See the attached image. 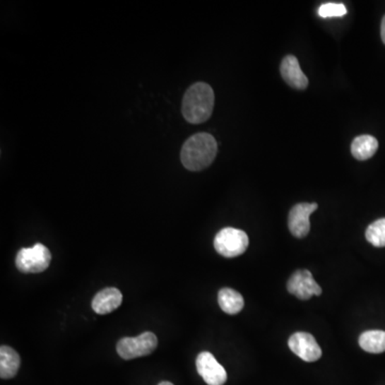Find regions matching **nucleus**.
Wrapping results in <instances>:
<instances>
[{
    "instance_id": "nucleus-1",
    "label": "nucleus",
    "mask_w": 385,
    "mask_h": 385,
    "mask_svg": "<svg viewBox=\"0 0 385 385\" xmlns=\"http://www.w3.org/2000/svg\"><path fill=\"white\" fill-rule=\"evenodd\" d=\"M218 143L211 134L199 133L189 137L181 150V162L186 170L199 172L213 163Z\"/></svg>"
},
{
    "instance_id": "nucleus-2",
    "label": "nucleus",
    "mask_w": 385,
    "mask_h": 385,
    "mask_svg": "<svg viewBox=\"0 0 385 385\" xmlns=\"http://www.w3.org/2000/svg\"><path fill=\"white\" fill-rule=\"evenodd\" d=\"M214 107V93L206 83L189 87L182 101V114L189 124H199L211 117Z\"/></svg>"
},
{
    "instance_id": "nucleus-3",
    "label": "nucleus",
    "mask_w": 385,
    "mask_h": 385,
    "mask_svg": "<svg viewBox=\"0 0 385 385\" xmlns=\"http://www.w3.org/2000/svg\"><path fill=\"white\" fill-rule=\"evenodd\" d=\"M249 247V237L240 229L227 227L216 235L214 247L220 255L234 258L242 255Z\"/></svg>"
},
{
    "instance_id": "nucleus-4",
    "label": "nucleus",
    "mask_w": 385,
    "mask_h": 385,
    "mask_svg": "<svg viewBox=\"0 0 385 385\" xmlns=\"http://www.w3.org/2000/svg\"><path fill=\"white\" fill-rule=\"evenodd\" d=\"M49 249L41 243H37L31 249H22L16 256V268L23 273H41L51 263Z\"/></svg>"
},
{
    "instance_id": "nucleus-5",
    "label": "nucleus",
    "mask_w": 385,
    "mask_h": 385,
    "mask_svg": "<svg viewBox=\"0 0 385 385\" xmlns=\"http://www.w3.org/2000/svg\"><path fill=\"white\" fill-rule=\"evenodd\" d=\"M157 347V336L153 333L145 332L137 337L120 339L117 345V353L124 360H133L150 355Z\"/></svg>"
},
{
    "instance_id": "nucleus-6",
    "label": "nucleus",
    "mask_w": 385,
    "mask_h": 385,
    "mask_svg": "<svg viewBox=\"0 0 385 385\" xmlns=\"http://www.w3.org/2000/svg\"><path fill=\"white\" fill-rule=\"evenodd\" d=\"M287 289L291 295L300 300H309L314 295L322 293L321 287L314 280L313 276L308 270H299L289 278Z\"/></svg>"
},
{
    "instance_id": "nucleus-7",
    "label": "nucleus",
    "mask_w": 385,
    "mask_h": 385,
    "mask_svg": "<svg viewBox=\"0 0 385 385\" xmlns=\"http://www.w3.org/2000/svg\"><path fill=\"white\" fill-rule=\"evenodd\" d=\"M289 348L305 362H316L321 357L322 350L315 337L309 333L297 332L289 338Z\"/></svg>"
},
{
    "instance_id": "nucleus-8",
    "label": "nucleus",
    "mask_w": 385,
    "mask_h": 385,
    "mask_svg": "<svg viewBox=\"0 0 385 385\" xmlns=\"http://www.w3.org/2000/svg\"><path fill=\"white\" fill-rule=\"evenodd\" d=\"M317 203H302L295 205L290 210L288 218V227L295 238H305L311 230L309 216L317 210Z\"/></svg>"
},
{
    "instance_id": "nucleus-9",
    "label": "nucleus",
    "mask_w": 385,
    "mask_h": 385,
    "mask_svg": "<svg viewBox=\"0 0 385 385\" xmlns=\"http://www.w3.org/2000/svg\"><path fill=\"white\" fill-rule=\"evenodd\" d=\"M197 372L208 385H224L227 381L225 368L210 353H201L196 360Z\"/></svg>"
},
{
    "instance_id": "nucleus-10",
    "label": "nucleus",
    "mask_w": 385,
    "mask_h": 385,
    "mask_svg": "<svg viewBox=\"0 0 385 385\" xmlns=\"http://www.w3.org/2000/svg\"><path fill=\"white\" fill-rule=\"evenodd\" d=\"M280 73L285 82L295 89L307 88L308 78L300 68L299 60L292 55L286 56L280 64Z\"/></svg>"
},
{
    "instance_id": "nucleus-11",
    "label": "nucleus",
    "mask_w": 385,
    "mask_h": 385,
    "mask_svg": "<svg viewBox=\"0 0 385 385\" xmlns=\"http://www.w3.org/2000/svg\"><path fill=\"white\" fill-rule=\"evenodd\" d=\"M122 303V295L117 288H105L95 295L93 308L99 315H106L117 309Z\"/></svg>"
},
{
    "instance_id": "nucleus-12",
    "label": "nucleus",
    "mask_w": 385,
    "mask_h": 385,
    "mask_svg": "<svg viewBox=\"0 0 385 385\" xmlns=\"http://www.w3.org/2000/svg\"><path fill=\"white\" fill-rule=\"evenodd\" d=\"M20 357L14 349L8 345L0 348V377L1 379L14 378L20 369Z\"/></svg>"
},
{
    "instance_id": "nucleus-13",
    "label": "nucleus",
    "mask_w": 385,
    "mask_h": 385,
    "mask_svg": "<svg viewBox=\"0 0 385 385\" xmlns=\"http://www.w3.org/2000/svg\"><path fill=\"white\" fill-rule=\"evenodd\" d=\"M379 143L376 137L372 135H361L353 139L351 145V153L360 161H365L374 157L378 150Z\"/></svg>"
},
{
    "instance_id": "nucleus-14",
    "label": "nucleus",
    "mask_w": 385,
    "mask_h": 385,
    "mask_svg": "<svg viewBox=\"0 0 385 385\" xmlns=\"http://www.w3.org/2000/svg\"><path fill=\"white\" fill-rule=\"evenodd\" d=\"M218 304L225 313L236 315L242 311L244 300L238 291L231 288H223L218 292Z\"/></svg>"
},
{
    "instance_id": "nucleus-15",
    "label": "nucleus",
    "mask_w": 385,
    "mask_h": 385,
    "mask_svg": "<svg viewBox=\"0 0 385 385\" xmlns=\"http://www.w3.org/2000/svg\"><path fill=\"white\" fill-rule=\"evenodd\" d=\"M360 345L366 353H382L385 351V332L384 331H367L360 336Z\"/></svg>"
},
{
    "instance_id": "nucleus-16",
    "label": "nucleus",
    "mask_w": 385,
    "mask_h": 385,
    "mask_svg": "<svg viewBox=\"0 0 385 385\" xmlns=\"http://www.w3.org/2000/svg\"><path fill=\"white\" fill-rule=\"evenodd\" d=\"M366 239L376 247H385V218L376 220L368 226Z\"/></svg>"
},
{
    "instance_id": "nucleus-17",
    "label": "nucleus",
    "mask_w": 385,
    "mask_h": 385,
    "mask_svg": "<svg viewBox=\"0 0 385 385\" xmlns=\"http://www.w3.org/2000/svg\"><path fill=\"white\" fill-rule=\"evenodd\" d=\"M318 13L324 18H339L347 14V8L343 4H324L318 10Z\"/></svg>"
},
{
    "instance_id": "nucleus-18",
    "label": "nucleus",
    "mask_w": 385,
    "mask_h": 385,
    "mask_svg": "<svg viewBox=\"0 0 385 385\" xmlns=\"http://www.w3.org/2000/svg\"><path fill=\"white\" fill-rule=\"evenodd\" d=\"M381 37H382L383 43L385 45V16L381 23Z\"/></svg>"
},
{
    "instance_id": "nucleus-19",
    "label": "nucleus",
    "mask_w": 385,
    "mask_h": 385,
    "mask_svg": "<svg viewBox=\"0 0 385 385\" xmlns=\"http://www.w3.org/2000/svg\"><path fill=\"white\" fill-rule=\"evenodd\" d=\"M159 385H174L172 382H168V381H163V382L160 383Z\"/></svg>"
}]
</instances>
